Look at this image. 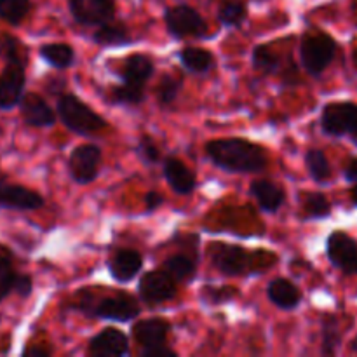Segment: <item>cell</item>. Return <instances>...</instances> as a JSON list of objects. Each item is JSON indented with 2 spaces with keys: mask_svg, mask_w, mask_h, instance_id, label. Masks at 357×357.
Wrapping results in <instances>:
<instances>
[{
  "mask_svg": "<svg viewBox=\"0 0 357 357\" xmlns=\"http://www.w3.org/2000/svg\"><path fill=\"white\" fill-rule=\"evenodd\" d=\"M213 164L229 173H260L267 167V153L260 145L246 139H215L206 145Z\"/></svg>",
  "mask_w": 357,
  "mask_h": 357,
  "instance_id": "6da1fadb",
  "label": "cell"
},
{
  "mask_svg": "<svg viewBox=\"0 0 357 357\" xmlns=\"http://www.w3.org/2000/svg\"><path fill=\"white\" fill-rule=\"evenodd\" d=\"M58 115L63 124L77 135L91 136L107 128L105 119L94 110H91L84 101H80L73 94H65V96L59 98Z\"/></svg>",
  "mask_w": 357,
  "mask_h": 357,
  "instance_id": "7a4b0ae2",
  "label": "cell"
},
{
  "mask_svg": "<svg viewBox=\"0 0 357 357\" xmlns=\"http://www.w3.org/2000/svg\"><path fill=\"white\" fill-rule=\"evenodd\" d=\"M337 54V42L323 31H310L302 38L300 58L312 77H321Z\"/></svg>",
  "mask_w": 357,
  "mask_h": 357,
  "instance_id": "3957f363",
  "label": "cell"
},
{
  "mask_svg": "<svg viewBox=\"0 0 357 357\" xmlns=\"http://www.w3.org/2000/svg\"><path fill=\"white\" fill-rule=\"evenodd\" d=\"M321 128L330 136H351L357 145V103L338 101L324 107L321 114Z\"/></svg>",
  "mask_w": 357,
  "mask_h": 357,
  "instance_id": "277c9868",
  "label": "cell"
},
{
  "mask_svg": "<svg viewBox=\"0 0 357 357\" xmlns=\"http://www.w3.org/2000/svg\"><path fill=\"white\" fill-rule=\"evenodd\" d=\"M164 21H166L167 31L176 38H202L208 31V24H206L204 17L194 7L185 6V3L169 7L164 13Z\"/></svg>",
  "mask_w": 357,
  "mask_h": 357,
  "instance_id": "5b68a950",
  "label": "cell"
},
{
  "mask_svg": "<svg viewBox=\"0 0 357 357\" xmlns=\"http://www.w3.org/2000/svg\"><path fill=\"white\" fill-rule=\"evenodd\" d=\"M24 63L26 58L6 59V66L0 73V110H10L20 105L26 84Z\"/></svg>",
  "mask_w": 357,
  "mask_h": 357,
  "instance_id": "8992f818",
  "label": "cell"
},
{
  "mask_svg": "<svg viewBox=\"0 0 357 357\" xmlns=\"http://www.w3.org/2000/svg\"><path fill=\"white\" fill-rule=\"evenodd\" d=\"M101 162V149L96 145H80L72 150L68 159L70 176L80 185H87L96 178Z\"/></svg>",
  "mask_w": 357,
  "mask_h": 357,
  "instance_id": "52a82bcc",
  "label": "cell"
},
{
  "mask_svg": "<svg viewBox=\"0 0 357 357\" xmlns=\"http://www.w3.org/2000/svg\"><path fill=\"white\" fill-rule=\"evenodd\" d=\"M326 253L331 264L344 274H357V243L349 234L337 230L328 237Z\"/></svg>",
  "mask_w": 357,
  "mask_h": 357,
  "instance_id": "ba28073f",
  "label": "cell"
},
{
  "mask_svg": "<svg viewBox=\"0 0 357 357\" xmlns=\"http://www.w3.org/2000/svg\"><path fill=\"white\" fill-rule=\"evenodd\" d=\"M73 20L84 26H101L115 14L114 0H68Z\"/></svg>",
  "mask_w": 357,
  "mask_h": 357,
  "instance_id": "9c48e42d",
  "label": "cell"
},
{
  "mask_svg": "<svg viewBox=\"0 0 357 357\" xmlns=\"http://www.w3.org/2000/svg\"><path fill=\"white\" fill-rule=\"evenodd\" d=\"M44 206V197L23 185L10 183L0 176V208L14 211H35Z\"/></svg>",
  "mask_w": 357,
  "mask_h": 357,
  "instance_id": "30bf717a",
  "label": "cell"
},
{
  "mask_svg": "<svg viewBox=\"0 0 357 357\" xmlns=\"http://www.w3.org/2000/svg\"><path fill=\"white\" fill-rule=\"evenodd\" d=\"M176 295L174 279L166 271L146 272L139 279V296L149 305H159Z\"/></svg>",
  "mask_w": 357,
  "mask_h": 357,
  "instance_id": "8fae6325",
  "label": "cell"
},
{
  "mask_svg": "<svg viewBox=\"0 0 357 357\" xmlns=\"http://www.w3.org/2000/svg\"><path fill=\"white\" fill-rule=\"evenodd\" d=\"M211 261L222 274L225 275H243L250 271V255L239 246L232 244H213Z\"/></svg>",
  "mask_w": 357,
  "mask_h": 357,
  "instance_id": "7c38bea8",
  "label": "cell"
},
{
  "mask_svg": "<svg viewBox=\"0 0 357 357\" xmlns=\"http://www.w3.org/2000/svg\"><path fill=\"white\" fill-rule=\"evenodd\" d=\"M139 314V305L132 296L129 295H115L101 300L98 305H93L91 316L100 317V319L117 321V323H126V321L135 319Z\"/></svg>",
  "mask_w": 357,
  "mask_h": 357,
  "instance_id": "4fadbf2b",
  "label": "cell"
},
{
  "mask_svg": "<svg viewBox=\"0 0 357 357\" xmlns=\"http://www.w3.org/2000/svg\"><path fill=\"white\" fill-rule=\"evenodd\" d=\"M21 117L31 128H51L56 115L47 101L37 93H24L20 101Z\"/></svg>",
  "mask_w": 357,
  "mask_h": 357,
  "instance_id": "5bb4252c",
  "label": "cell"
},
{
  "mask_svg": "<svg viewBox=\"0 0 357 357\" xmlns=\"http://www.w3.org/2000/svg\"><path fill=\"white\" fill-rule=\"evenodd\" d=\"M89 352L96 357H122L129 354L128 337L121 330L105 328L91 340Z\"/></svg>",
  "mask_w": 357,
  "mask_h": 357,
  "instance_id": "9a60e30c",
  "label": "cell"
},
{
  "mask_svg": "<svg viewBox=\"0 0 357 357\" xmlns=\"http://www.w3.org/2000/svg\"><path fill=\"white\" fill-rule=\"evenodd\" d=\"M169 323L164 319H143L132 326V337L145 349H153L164 345V340L169 335Z\"/></svg>",
  "mask_w": 357,
  "mask_h": 357,
  "instance_id": "2e32d148",
  "label": "cell"
},
{
  "mask_svg": "<svg viewBox=\"0 0 357 357\" xmlns=\"http://www.w3.org/2000/svg\"><path fill=\"white\" fill-rule=\"evenodd\" d=\"M143 267V258L138 251L132 250H122L117 255L112 257L108 261V268L110 274L115 281L119 282H128L138 275V272Z\"/></svg>",
  "mask_w": 357,
  "mask_h": 357,
  "instance_id": "e0dca14e",
  "label": "cell"
},
{
  "mask_svg": "<svg viewBox=\"0 0 357 357\" xmlns=\"http://www.w3.org/2000/svg\"><path fill=\"white\" fill-rule=\"evenodd\" d=\"M164 176L176 194L187 195L195 188V176L180 159H169L164 162Z\"/></svg>",
  "mask_w": 357,
  "mask_h": 357,
  "instance_id": "ac0fdd59",
  "label": "cell"
},
{
  "mask_svg": "<svg viewBox=\"0 0 357 357\" xmlns=\"http://www.w3.org/2000/svg\"><path fill=\"white\" fill-rule=\"evenodd\" d=\"M251 194L258 201L260 209L267 213H275L284 204V190L268 180H257L251 183Z\"/></svg>",
  "mask_w": 357,
  "mask_h": 357,
  "instance_id": "d6986e66",
  "label": "cell"
},
{
  "mask_svg": "<svg viewBox=\"0 0 357 357\" xmlns=\"http://www.w3.org/2000/svg\"><path fill=\"white\" fill-rule=\"evenodd\" d=\"M267 295L271 302L282 310L295 309V307H298L300 300H302L298 288L293 282H289L288 279H274L268 284Z\"/></svg>",
  "mask_w": 357,
  "mask_h": 357,
  "instance_id": "ffe728a7",
  "label": "cell"
},
{
  "mask_svg": "<svg viewBox=\"0 0 357 357\" xmlns=\"http://www.w3.org/2000/svg\"><path fill=\"white\" fill-rule=\"evenodd\" d=\"M153 73V63L149 56L143 54H132L129 56L122 66V80L128 84H135V86L145 87L146 80L152 77Z\"/></svg>",
  "mask_w": 357,
  "mask_h": 357,
  "instance_id": "44dd1931",
  "label": "cell"
},
{
  "mask_svg": "<svg viewBox=\"0 0 357 357\" xmlns=\"http://www.w3.org/2000/svg\"><path fill=\"white\" fill-rule=\"evenodd\" d=\"M38 54L44 61L54 68H68L75 61V52L68 44H44L38 49Z\"/></svg>",
  "mask_w": 357,
  "mask_h": 357,
  "instance_id": "7402d4cb",
  "label": "cell"
},
{
  "mask_svg": "<svg viewBox=\"0 0 357 357\" xmlns=\"http://www.w3.org/2000/svg\"><path fill=\"white\" fill-rule=\"evenodd\" d=\"M180 61L194 73H206L215 66V56L201 47H185L180 52Z\"/></svg>",
  "mask_w": 357,
  "mask_h": 357,
  "instance_id": "603a6c76",
  "label": "cell"
},
{
  "mask_svg": "<svg viewBox=\"0 0 357 357\" xmlns=\"http://www.w3.org/2000/svg\"><path fill=\"white\" fill-rule=\"evenodd\" d=\"M94 40L98 42L100 45H128L131 44L132 38L129 35L128 28L122 26V24H112V23H105L101 24L100 30H96L94 33Z\"/></svg>",
  "mask_w": 357,
  "mask_h": 357,
  "instance_id": "cb8c5ba5",
  "label": "cell"
},
{
  "mask_svg": "<svg viewBox=\"0 0 357 357\" xmlns=\"http://www.w3.org/2000/svg\"><path fill=\"white\" fill-rule=\"evenodd\" d=\"M31 9V0H0V20L10 26L23 23Z\"/></svg>",
  "mask_w": 357,
  "mask_h": 357,
  "instance_id": "d4e9b609",
  "label": "cell"
},
{
  "mask_svg": "<svg viewBox=\"0 0 357 357\" xmlns=\"http://www.w3.org/2000/svg\"><path fill=\"white\" fill-rule=\"evenodd\" d=\"M246 20V6L243 0H223L218 9V21L225 26H239Z\"/></svg>",
  "mask_w": 357,
  "mask_h": 357,
  "instance_id": "484cf974",
  "label": "cell"
},
{
  "mask_svg": "<svg viewBox=\"0 0 357 357\" xmlns=\"http://www.w3.org/2000/svg\"><path fill=\"white\" fill-rule=\"evenodd\" d=\"M164 271L174 279V281H188L195 272V264L185 255H174L164 261Z\"/></svg>",
  "mask_w": 357,
  "mask_h": 357,
  "instance_id": "4316f807",
  "label": "cell"
},
{
  "mask_svg": "<svg viewBox=\"0 0 357 357\" xmlns=\"http://www.w3.org/2000/svg\"><path fill=\"white\" fill-rule=\"evenodd\" d=\"M342 337L340 330H338L337 317L328 316L323 319V349L321 354L323 356H335L340 345Z\"/></svg>",
  "mask_w": 357,
  "mask_h": 357,
  "instance_id": "83f0119b",
  "label": "cell"
},
{
  "mask_svg": "<svg viewBox=\"0 0 357 357\" xmlns=\"http://www.w3.org/2000/svg\"><path fill=\"white\" fill-rule=\"evenodd\" d=\"M251 61H253L255 68H257L258 72L265 73V75L275 73L281 68V59H279L267 45H257L253 51V56H251Z\"/></svg>",
  "mask_w": 357,
  "mask_h": 357,
  "instance_id": "f1b7e54d",
  "label": "cell"
},
{
  "mask_svg": "<svg viewBox=\"0 0 357 357\" xmlns=\"http://www.w3.org/2000/svg\"><path fill=\"white\" fill-rule=\"evenodd\" d=\"M305 164L316 181H326L331 176V166L323 150L310 149L305 153Z\"/></svg>",
  "mask_w": 357,
  "mask_h": 357,
  "instance_id": "f546056e",
  "label": "cell"
},
{
  "mask_svg": "<svg viewBox=\"0 0 357 357\" xmlns=\"http://www.w3.org/2000/svg\"><path fill=\"white\" fill-rule=\"evenodd\" d=\"M303 211L309 218H324L331 213V204L321 192H309L303 197Z\"/></svg>",
  "mask_w": 357,
  "mask_h": 357,
  "instance_id": "4dcf8cb0",
  "label": "cell"
},
{
  "mask_svg": "<svg viewBox=\"0 0 357 357\" xmlns=\"http://www.w3.org/2000/svg\"><path fill=\"white\" fill-rule=\"evenodd\" d=\"M145 100V87L135 86V84L124 82L122 86L115 87L112 93V101L121 105H138Z\"/></svg>",
  "mask_w": 357,
  "mask_h": 357,
  "instance_id": "1f68e13d",
  "label": "cell"
},
{
  "mask_svg": "<svg viewBox=\"0 0 357 357\" xmlns=\"http://www.w3.org/2000/svg\"><path fill=\"white\" fill-rule=\"evenodd\" d=\"M17 272L14 271L13 261L7 257H0V302L14 291Z\"/></svg>",
  "mask_w": 357,
  "mask_h": 357,
  "instance_id": "d6a6232c",
  "label": "cell"
},
{
  "mask_svg": "<svg viewBox=\"0 0 357 357\" xmlns=\"http://www.w3.org/2000/svg\"><path fill=\"white\" fill-rule=\"evenodd\" d=\"M181 80L176 79V77L164 75L162 80H160L159 87H157V98L162 105H171L178 98V93H180Z\"/></svg>",
  "mask_w": 357,
  "mask_h": 357,
  "instance_id": "836d02e7",
  "label": "cell"
},
{
  "mask_svg": "<svg viewBox=\"0 0 357 357\" xmlns=\"http://www.w3.org/2000/svg\"><path fill=\"white\" fill-rule=\"evenodd\" d=\"M136 152H138L139 159H142L145 164H157L160 159L159 149H157L155 142H153L150 136H143V138L139 139Z\"/></svg>",
  "mask_w": 357,
  "mask_h": 357,
  "instance_id": "e575fe53",
  "label": "cell"
},
{
  "mask_svg": "<svg viewBox=\"0 0 357 357\" xmlns=\"http://www.w3.org/2000/svg\"><path fill=\"white\" fill-rule=\"evenodd\" d=\"M33 291V281H31L30 275L26 274H17L16 284H14V293L20 295L21 298H28Z\"/></svg>",
  "mask_w": 357,
  "mask_h": 357,
  "instance_id": "d590c367",
  "label": "cell"
},
{
  "mask_svg": "<svg viewBox=\"0 0 357 357\" xmlns=\"http://www.w3.org/2000/svg\"><path fill=\"white\" fill-rule=\"evenodd\" d=\"M234 295H236V291L230 288H223L222 291H216V289L208 288V286H206L204 291H202V296H204L209 303H220V302H223V300L232 298Z\"/></svg>",
  "mask_w": 357,
  "mask_h": 357,
  "instance_id": "8d00e7d4",
  "label": "cell"
},
{
  "mask_svg": "<svg viewBox=\"0 0 357 357\" xmlns=\"http://www.w3.org/2000/svg\"><path fill=\"white\" fill-rule=\"evenodd\" d=\"M162 202H164V197L159 194V192L150 190L149 194L145 195V204H146V209H149V211H155L157 208H160V206H162Z\"/></svg>",
  "mask_w": 357,
  "mask_h": 357,
  "instance_id": "74e56055",
  "label": "cell"
},
{
  "mask_svg": "<svg viewBox=\"0 0 357 357\" xmlns=\"http://www.w3.org/2000/svg\"><path fill=\"white\" fill-rule=\"evenodd\" d=\"M143 356L145 357H174L173 351H169V349H166L164 345H160V347H153V349H145L143 351Z\"/></svg>",
  "mask_w": 357,
  "mask_h": 357,
  "instance_id": "f35d334b",
  "label": "cell"
},
{
  "mask_svg": "<svg viewBox=\"0 0 357 357\" xmlns=\"http://www.w3.org/2000/svg\"><path fill=\"white\" fill-rule=\"evenodd\" d=\"M344 176L345 180L351 181V183H357V157L349 160L347 166H345L344 169Z\"/></svg>",
  "mask_w": 357,
  "mask_h": 357,
  "instance_id": "ab89813d",
  "label": "cell"
},
{
  "mask_svg": "<svg viewBox=\"0 0 357 357\" xmlns=\"http://www.w3.org/2000/svg\"><path fill=\"white\" fill-rule=\"evenodd\" d=\"M24 356H35V357H47L49 352L44 351V349H38V347H31V349H26V351H23Z\"/></svg>",
  "mask_w": 357,
  "mask_h": 357,
  "instance_id": "60d3db41",
  "label": "cell"
},
{
  "mask_svg": "<svg viewBox=\"0 0 357 357\" xmlns=\"http://www.w3.org/2000/svg\"><path fill=\"white\" fill-rule=\"evenodd\" d=\"M351 195H352V202L357 206V183H354V188H352Z\"/></svg>",
  "mask_w": 357,
  "mask_h": 357,
  "instance_id": "b9f144b4",
  "label": "cell"
},
{
  "mask_svg": "<svg viewBox=\"0 0 357 357\" xmlns=\"http://www.w3.org/2000/svg\"><path fill=\"white\" fill-rule=\"evenodd\" d=\"M351 349H352V351H354V352H357V337L354 338V340H352V344H351Z\"/></svg>",
  "mask_w": 357,
  "mask_h": 357,
  "instance_id": "7bdbcfd3",
  "label": "cell"
}]
</instances>
